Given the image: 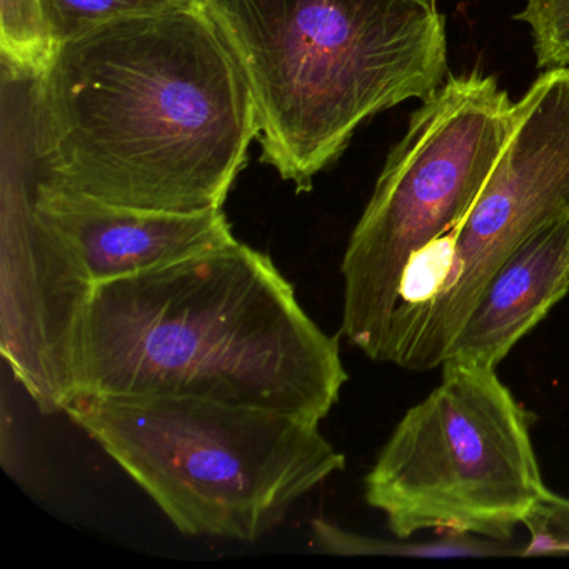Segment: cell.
<instances>
[{
    "instance_id": "cell-15",
    "label": "cell",
    "mask_w": 569,
    "mask_h": 569,
    "mask_svg": "<svg viewBox=\"0 0 569 569\" xmlns=\"http://www.w3.org/2000/svg\"><path fill=\"white\" fill-rule=\"evenodd\" d=\"M429 2H436V0H429Z\"/></svg>"
},
{
    "instance_id": "cell-12",
    "label": "cell",
    "mask_w": 569,
    "mask_h": 569,
    "mask_svg": "<svg viewBox=\"0 0 569 569\" xmlns=\"http://www.w3.org/2000/svg\"><path fill=\"white\" fill-rule=\"evenodd\" d=\"M171 2L174 0H39L54 49L66 39L92 26Z\"/></svg>"
},
{
    "instance_id": "cell-14",
    "label": "cell",
    "mask_w": 569,
    "mask_h": 569,
    "mask_svg": "<svg viewBox=\"0 0 569 569\" xmlns=\"http://www.w3.org/2000/svg\"><path fill=\"white\" fill-rule=\"evenodd\" d=\"M531 541L521 556L566 555L569 552V498L549 489L525 519Z\"/></svg>"
},
{
    "instance_id": "cell-7",
    "label": "cell",
    "mask_w": 569,
    "mask_h": 569,
    "mask_svg": "<svg viewBox=\"0 0 569 569\" xmlns=\"http://www.w3.org/2000/svg\"><path fill=\"white\" fill-rule=\"evenodd\" d=\"M94 282L42 221L26 182L6 186L0 231V351L41 411L79 396L82 338Z\"/></svg>"
},
{
    "instance_id": "cell-2",
    "label": "cell",
    "mask_w": 569,
    "mask_h": 569,
    "mask_svg": "<svg viewBox=\"0 0 569 569\" xmlns=\"http://www.w3.org/2000/svg\"><path fill=\"white\" fill-rule=\"evenodd\" d=\"M346 381L338 339L238 239L92 291L79 396L201 398L322 421Z\"/></svg>"
},
{
    "instance_id": "cell-4",
    "label": "cell",
    "mask_w": 569,
    "mask_h": 569,
    "mask_svg": "<svg viewBox=\"0 0 569 569\" xmlns=\"http://www.w3.org/2000/svg\"><path fill=\"white\" fill-rule=\"evenodd\" d=\"M186 536L254 542L345 471L299 412L176 396L82 395L66 409Z\"/></svg>"
},
{
    "instance_id": "cell-3",
    "label": "cell",
    "mask_w": 569,
    "mask_h": 569,
    "mask_svg": "<svg viewBox=\"0 0 569 569\" xmlns=\"http://www.w3.org/2000/svg\"><path fill=\"white\" fill-rule=\"evenodd\" d=\"M248 81L262 162L296 191L369 119L426 99L448 74L429 0H206Z\"/></svg>"
},
{
    "instance_id": "cell-10",
    "label": "cell",
    "mask_w": 569,
    "mask_h": 569,
    "mask_svg": "<svg viewBox=\"0 0 569 569\" xmlns=\"http://www.w3.org/2000/svg\"><path fill=\"white\" fill-rule=\"evenodd\" d=\"M316 541L336 555H405L421 558H482V556L506 555L508 549L486 542L478 536H448L441 541L391 542L368 538L358 532L346 531L326 519L312 521Z\"/></svg>"
},
{
    "instance_id": "cell-9",
    "label": "cell",
    "mask_w": 569,
    "mask_h": 569,
    "mask_svg": "<svg viewBox=\"0 0 569 569\" xmlns=\"http://www.w3.org/2000/svg\"><path fill=\"white\" fill-rule=\"evenodd\" d=\"M569 292V218L519 246L486 286L445 362L495 369Z\"/></svg>"
},
{
    "instance_id": "cell-1",
    "label": "cell",
    "mask_w": 569,
    "mask_h": 569,
    "mask_svg": "<svg viewBox=\"0 0 569 569\" xmlns=\"http://www.w3.org/2000/svg\"><path fill=\"white\" fill-rule=\"evenodd\" d=\"M36 179L109 204L222 209L259 136L241 66L206 0L66 39L29 92Z\"/></svg>"
},
{
    "instance_id": "cell-5",
    "label": "cell",
    "mask_w": 569,
    "mask_h": 569,
    "mask_svg": "<svg viewBox=\"0 0 569 569\" xmlns=\"http://www.w3.org/2000/svg\"><path fill=\"white\" fill-rule=\"evenodd\" d=\"M515 102L495 76H449L386 159L345 258L341 331L381 362L409 262L456 228L485 188Z\"/></svg>"
},
{
    "instance_id": "cell-13",
    "label": "cell",
    "mask_w": 569,
    "mask_h": 569,
    "mask_svg": "<svg viewBox=\"0 0 569 569\" xmlns=\"http://www.w3.org/2000/svg\"><path fill=\"white\" fill-rule=\"evenodd\" d=\"M515 19L531 29L539 69L569 68V0H526Z\"/></svg>"
},
{
    "instance_id": "cell-8",
    "label": "cell",
    "mask_w": 569,
    "mask_h": 569,
    "mask_svg": "<svg viewBox=\"0 0 569 569\" xmlns=\"http://www.w3.org/2000/svg\"><path fill=\"white\" fill-rule=\"evenodd\" d=\"M31 202L94 286L174 264L236 241L222 209L162 212L124 208L36 178Z\"/></svg>"
},
{
    "instance_id": "cell-11",
    "label": "cell",
    "mask_w": 569,
    "mask_h": 569,
    "mask_svg": "<svg viewBox=\"0 0 569 569\" xmlns=\"http://www.w3.org/2000/svg\"><path fill=\"white\" fill-rule=\"evenodd\" d=\"M0 51L6 71L19 81H34L44 71L54 44L39 0H0Z\"/></svg>"
},
{
    "instance_id": "cell-6",
    "label": "cell",
    "mask_w": 569,
    "mask_h": 569,
    "mask_svg": "<svg viewBox=\"0 0 569 569\" xmlns=\"http://www.w3.org/2000/svg\"><path fill=\"white\" fill-rule=\"evenodd\" d=\"M441 369V382L406 411L366 475V502L399 539L431 529L508 541L549 491L529 412L495 369Z\"/></svg>"
}]
</instances>
